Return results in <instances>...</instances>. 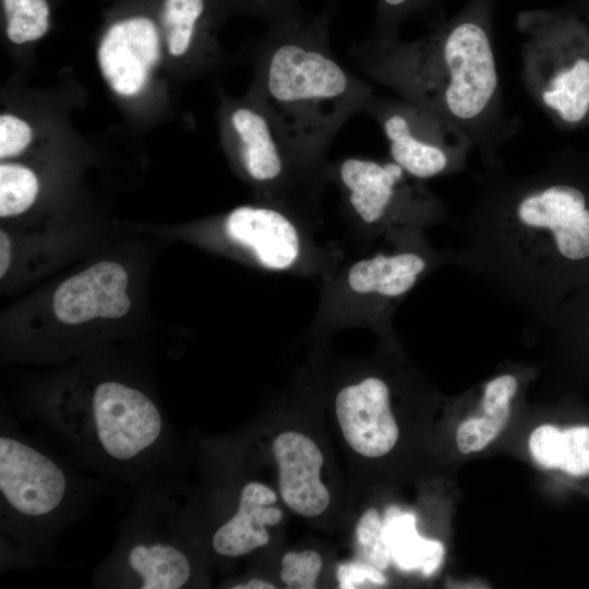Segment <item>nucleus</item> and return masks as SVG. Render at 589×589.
I'll return each instance as SVG.
<instances>
[{
    "label": "nucleus",
    "instance_id": "nucleus-30",
    "mask_svg": "<svg viewBox=\"0 0 589 589\" xmlns=\"http://www.w3.org/2000/svg\"><path fill=\"white\" fill-rule=\"evenodd\" d=\"M233 589H275L273 584L264 581L262 579L253 578L245 584H238L232 587Z\"/></svg>",
    "mask_w": 589,
    "mask_h": 589
},
{
    "label": "nucleus",
    "instance_id": "nucleus-1",
    "mask_svg": "<svg viewBox=\"0 0 589 589\" xmlns=\"http://www.w3.org/2000/svg\"><path fill=\"white\" fill-rule=\"evenodd\" d=\"M357 67L457 128L473 145L493 149L515 132L505 116L496 58L486 26L461 19L421 39L393 37L351 48Z\"/></svg>",
    "mask_w": 589,
    "mask_h": 589
},
{
    "label": "nucleus",
    "instance_id": "nucleus-18",
    "mask_svg": "<svg viewBox=\"0 0 589 589\" xmlns=\"http://www.w3.org/2000/svg\"><path fill=\"white\" fill-rule=\"evenodd\" d=\"M383 528L392 561L399 569H419L424 576H431L441 566L445 553L443 544L419 536L413 514L390 506L385 513Z\"/></svg>",
    "mask_w": 589,
    "mask_h": 589
},
{
    "label": "nucleus",
    "instance_id": "nucleus-2",
    "mask_svg": "<svg viewBox=\"0 0 589 589\" xmlns=\"http://www.w3.org/2000/svg\"><path fill=\"white\" fill-rule=\"evenodd\" d=\"M321 31L267 38L251 92L302 159L320 157L374 95L368 82L336 59Z\"/></svg>",
    "mask_w": 589,
    "mask_h": 589
},
{
    "label": "nucleus",
    "instance_id": "nucleus-26",
    "mask_svg": "<svg viewBox=\"0 0 589 589\" xmlns=\"http://www.w3.org/2000/svg\"><path fill=\"white\" fill-rule=\"evenodd\" d=\"M561 430L551 424L538 426L529 437L531 456L545 469H557Z\"/></svg>",
    "mask_w": 589,
    "mask_h": 589
},
{
    "label": "nucleus",
    "instance_id": "nucleus-20",
    "mask_svg": "<svg viewBox=\"0 0 589 589\" xmlns=\"http://www.w3.org/2000/svg\"><path fill=\"white\" fill-rule=\"evenodd\" d=\"M205 0H166L161 21L169 52L183 56L192 46L196 25L204 13Z\"/></svg>",
    "mask_w": 589,
    "mask_h": 589
},
{
    "label": "nucleus",
    "instance_id": "nucleus-28",
    "mask_svg": "<svg viewBox=\"0 0 589 589\" xmlns=\"http://www.w3.org/2000/svg\"><path fill=\"white\" fill-rule=\"evenodd\" d=\"M337 580L340 589H354L366 582L377 586L387 582L380 569L360 560L340 564L337 567Z\"/></svg>",
    "mask_w": 589,
    "mask_h": 589
},
{
    "label": "nucleus",
    "instance_id": "nucleus-21",
    "mask_svg": "<svg viewBox=\"0 0 589 589\" xmlns=\"http://www.w3.org/2000/svg\"><path fill=\"white\" fill-rule=\"evenodd\" d=\"M38 180L35 173L21 165L0 166V216L11 217L24 213L36 200Z\"/></svg>",
    "mask_w": 589,
    "mask_h": 589
},
{
    "label": "nucleus",
    "instance_id": "nucleus-8",
    "mask_svg": "<svg viewBox=\"0 0 589 589\" xmlns=\"http://www.w3.org/2000/svg\"><path fill=\"white\" fill-rule=\"evenodd\" d=\"M227 129L241 167L254 182L278 183L289 158L302 159L251 93L247 101L229 108Z\"/></svg>",
    "mask_w": 589,
    "mask_h": 589
},
{
    "label": "nucleus",
    "instance_id": "nucleus-23",
    "mask_svg": "<svg viewBox=\"0 0 589 589\" xmlns=\"http://www.w3.org/2000/svg\"><path fill=\"white\" fill-rule=\"evenodd\" d=\"M356 539L358 560L380 570L389 566L392 555L384 538L383 520L375 508L368 509L358 520Z\"/></svg>",
    "mask_w": 589,
    "mask_h": 589
},
{
    "label": "nucleus",
    "instance_id": "nucleus-9",
    "mask_svg": "<svg viewBox=\"0 0 589 589\" xmlns=\"http://www.w3.org/2000/svg\"><path fill=\"white\" fill-rule=\"evenodd\" d=\"M129 275L112 261H101L61 283L52 297L57 318L79 325L95 318H120L128 314Z\"/></svg>",
    "mask_w": 589,
    "mask_h": 589
},
{
    "label": "nucleus",
    "instance_id": "nucleus-10",
    "mask_svg": "<svg viewBox=\"0 0 589 589\" xmlns=\"http://www.w3.org/2000/svg\"><path fill=\"white\" fill-rule=\"evenodd\" d=\"M336 416L349 446L365 457L387 454L398 440L389 390L380 378L344 387L336 397Z\"/></svg>",
    "mask_w": 589,
    "mask_h": 589
},
{
    "label": "nucleus",
    "instance_id": "nucleus-4",
    "mask_svg": "<svg viewBox=\"0 0 589 589\" xmlns=\"http://www.w3.org/2000/svg\"><path fill=\"white\" fill-rule=\"evenodd\" d=\"M364 112L380 125L392 160L416 179H429L455 167L473 145L454 125L400 97L373 95Z\"/></svg>",
    "mask_w": 589,
    "mask_h": 589
},
{
    "label": "nucleus",
    "instance_id": "nucleus-29",
    "mask_svg": "<svg viewBox=\"0 0 589 589\" xmlns=\"http://www.w3.org/2000/svg\"><path fill=\"white\" fill-rule=\"evenodd\" d=\"M12 260V242L7 231H0V277L3 278L4 275L10 269Z\"/></svg>",
    "mask_w": 589,
    "mask_h": 589
},
{
    "label": "nucleus",
    "instance_id": "nucleus-11",
    "mask_svg": "<svg viewBox=\"0 0 589 589\" xmlns=\"http://www.w3.org/2000/svg\"><path fill=\"white\" fill-rule=\"evenodd\" d=\"M159 58V39L155 24L144 16L115 23L98 48L101 73L120 95L137 94L146 84Z\"/></svg>",
    "mask_w": 589,
    "mask_h": 589
},
{
    "label": "nucleus",
    "instance_id": "nucleus-12",
    "mask_svg": "<svg viewBox=\"0 0 589 589\" xmlns=\"http://www.w3.org/2000/svg\"><path fill=\"white\" fill-rule=\"evenodd\" d=\"M273 454L286 505L305 517L324 513L330 497L320 477L324 459L317 445L304 434L287 431L274 441Z\"/></svg>",
    "mask_w": 589,
    "mask_h": 589
},
{
    "label": "nucleus",
    "instance_id": "nucleus-3",
    "mask_svg": "<svg viewBox=\"0 0 589 589\" xmlns=\"http://www.w3.org/2000/svg\"><path fill=\"white\" fill-rule=\"evenodd\" d=\"M49 418L73 448L118 471L152 458L167 434L155 401L141 389L113 380L98 383L83 408Z\"/></svg>",
    "mask_w": 589,
    "mask_h": 589
},
{
    "label": "nucleus",
    "instance_id": "nucleus-16",
    "mask_svg": "<svg viewBox=\"0 0 589 589\" xmlns=\"http://www.w3.org/2000/svg\"><path fill=\"white\" fill-rule=\"evenodd\" d=\"M277 496L260 482L247 483L240 493L237 512L224 522L212 538L214 551L226 557L243 556L266 545L269 534L266 526L277 525L283 512L273 507Z\"/></svg>",
    "mask_w": 589,
    "mask_h": 589
},
{
    "label": "nucleus",
    "instance_id": "nucleus-14",
    "mask_svg": "<svg viewBox=\"0 0 589 589\" xmlns=\"http://www.w3.org/2000/svg\"><path fill=\"white\" fill-rule=\"evenodd\" d=\"M225 229L232 240L250 248L265 267L285 269L299 255L294 226L274 208L237 207L227 216Z\"/></svg>",
    "mask_w": 589,
    "mask_h": 589
},
{
    "label": "nucleus",
    "instance_id": "nucleus-17",
    "mask_svg": "<svg viewBox=\"0 0 589 589\" xmlns=\"http://www.w3.org/2000/svg\"><path fill=\"white\" fill-rule=\"evenodd\" d=\"M517 387V380L510 374L500 375L485 384L481 414L461 422L456 433L457 447L462 454L481 450L500 434L508 421Z\"/></svg>",
    "mask_w": 589,
    "mask_h": 589
},
{
    "label": "nucleus",
    "instance_id": "nucleus-31",
    "mask_svg": "<svg viewBox=\"0 0 589 589\" xmlns=\"http://www.w3.org/2000/svg\"><path fill=\"white\" fill-rule=\"evenodd\" d=\"M410 0H383L384 4L389 9H399L409 3Z\"/></svg>",
    "mask_w": 589,
    "mask_h": 589
},
{
    "label": "nucleus",
    "instance_id": "nucleus-25",
    "mask_svg": "<svg viewBox=\"0 0 589 589\" xmlns=\"http://www.w3.org/2000/svg\"><path fill=\"white\" fill-rule=\"evenodd\" d=\"M321 568L322 557L317 552H288L281 561L280 578L288 588L313 589Z\"/></svg>",
    "mask_w": 589,
    "mask_h": 589
},
{
    "label": "nucleus",
    "instance_id": "nucleus-22",
    "mask_svg": "<svg viewBox=\"0 0 589 589\" xmlns=\"http://www.w3.org/2000/svg\"><path fill=\"white\" fill-rule=\"evenodd\" d=\"M3 8L11 41L24 44L47 32L49 8L46 0H3Z\"/></svg>",
    "mask_w": 589,
    "mask_h": 589
},
{
    "label": "nucleus",
    "instance_id": "nucleus-6",
    "mask_svg": "<svg viewBox=\"0 0 589 589\" xmlns=\"http://www.w3.org/2000/svg\"><path fill=\"white\" fill-rule=\"evenodd\" d=\"M520 48L524 85L537 105L565 123H578L589 112V58L568 60L560 39L546 26L525 28Z\"/></svg>",
    "mask_w": 589,
    "mask_h": 589
},
{
    "label": "nucleus",
    "instance_id": "nucleus-27",
    "mask_svg": "<svg viewBox=\"0 0 589 589\" xmlns=\"http://www.w3.org/2000/svg\"><path fill=\"white\" fill-rule=\"evenodd\" d=\"M32 141L29 125L10 115L0 117V157L7 158L20 154Z\"/></svg>",
    "mask_w": 589,
    "mask_h": 589
},
{
    "label": "nucleus",
    "instance_id": "nucleus-13",
    "mask_svg": "<svg viewBox=\"0 0 589 589\" xmlns=\"http://www.w3.org/2000/svg\"><path fill=\"white\" fill-rule=\"evenodd\" d=\"M118 567L125 586L141 589H179L192 574L187 554L156 532L129 537L119 550Z\"/></svg>",
    "mask_w": 589,
    "mask_h": 589
},
{
    "label": "nucleus",
    "instance_id": "nucleus-24",
    "mask_svg": "<svg viewBox=\"0 0 589 589\" xmlns=\"http://www.w3.org/2000/svg\"><path fill=\"white\" fill-rule=\"evenodd\" d=\"M557 469L573 477L589 474V425L561 431Z\"/></svg>",
    "mask_w": 589,
    "mask_h": 589
},
{
    "label": "nucleus",
    "instance_id": "nucleus-15",
    "mask_svg": "<svg viewBox=\"0 0 589 589\" xmlns=\"http://www.w3.org/2000/svg\"><path fill=\"white\" fill-rule=\"evenodd\" d=\"M337 172L349 204L366 224L382 219L408 190L409 175L393 160L350 157L340 163Z\"/></svg>",
    "mask_w": 589,
    "mask_h": 589
},
{
    "label": "nucleus",
    "instance_id": "nucleus-19",
    "mask_svg": "<svg viewBox=\"0 0 589 589\" xmlns=\"http://www.w3.org/2000/svg\"><path fill=\"white\" fill-rule=\"evenodd\" d=\"M424 268V260L414 253L380 254L357 262L348 273V284L359 293L398 297L414 285Z\"/></svg>",
    "mask_w": 589,
    "mask_h": 589
},
{
    "label": "nucleus",
    "instance_id": "nucleus-5",
    "mask_svg": "<svg viewBox=\"0 0 589 589\" xmlns=\"http://www.w3.org/2000/svg\"><path fill=\"white\" fill-rule=\"evenodd\" d=\"M72 491V480L52 456L21 436L1 434V505L13 522L48 524L65 509Z\"/></svg>",
    "mask_w": 589,
    "mask_h": 589
},
{
    "label": "nucleus",
    "instance_id": "nucleus-7",
    "mask_svg": "<svg viewBox=\"0 0 589 589\" xmlns=\"http://www.w3.org/2000/svg\"><path fill=\"white\" fill-rule=\"evenodd\" d=\"M514 213L525 228L549 232L565 259L589 257V209L579 189L563 183L539 185L520 195Z\"/></svg>",
    "mask_w": 589,
    "mask_h": 589
}]
</instances>
